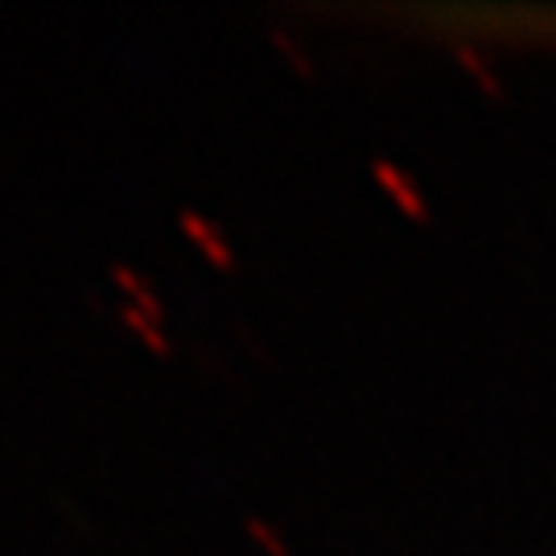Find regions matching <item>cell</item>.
<instances>
[{"instance_id":"1","label":"cell","mask_w":556,"mask_h":556,"mask_svg":"<svg viewBox=\"0 0 556 556\" xmlns=\"http://www.w3.org/2000/svg\"><path fill=\"white\" fill-rule=\"evenodd\" d=\"M523 25H528V34L536 29V38H548V34L556 38V13H540V17H532V13H528V17H523Z\"/></svg>"}]
</instances>
